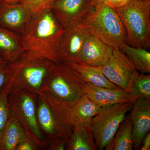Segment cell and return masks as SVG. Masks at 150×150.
Wrapping results in <instances>:
<instances>
[{
  "label": "cell",
  "instance_id": "d4e9b609",
  "mask_svg": "<svg viewBox=\"0 0 150 150\" xmlns=\"http://www.w3.org/2000/svg\"><path fill=\"white\" fill-rule=\"evenodd\" d=\"M56 0H21V3L28 8L33 17L37 16L51 8Z\"/></svg>",
  "mask_w": 150,
  "mask_h": 150
},
{
  "label": "cell",
  "instance_id": "d6986e66",
  "mask_svg": "<svg viewBox=\"0 0 150 150\" xmlns=\"http://www.w3.org/2000/svg\"><path fill=\"white\" fill-rule=\"evenodd\" d=\"M21 35L0 26V56L7 62L25 51Z\"/></svg>",
  "mask_w": 150,
  "mask_h": 150
},
{
  "label": "cell",
  "instance_id": "83f0119b",
  "mask_svg": "<svg viewBox=\"0 0 150 150\" xmlns=\"http://www.w3.org/2000/svg\"><path fill=\"white\" fill-rule=\"evenodd\" d=\"M6 62L0 64V91L7 80Z\"/></svg>",
  "mask_w": 150,
  "mask_h": 150
},
{
  "label": "cell",
  "instance_id": "f1b7e54d",
  "mask_svg": "<svg viewBox=\"0 0 150 150\" xmlns=\"http://www.w3.org/2000/svg\"><path fill=\"white\" fill-rule=\"evenodd\" d=\"M131 0H106L105 2L112 8L119 7L126 4Z\"/></svg>",
  "mask_w": 150,
  "mask_h": 150
},
{
  "label": "cell",
  "instance_id": "8fae6325",
  "mask_svg": "<svg viewBox=\"0 0 150 150\" xmlns=\"http://www.w3.org/2000/svg\"><path fill=\"white\" fill-rule=\"evenodd\" d=\"M88 30L79 25L65 29L60 42L59 51V63H79Z\"/></svg>",
  "mask_w": 150,
  "mask_h": 150
},
{
  "label": "cell",
  "instance_id": "4316f807",
  "mask_svg": "<svg viewBox=\"0 0 150 150\" xmlns=\"http://www.w3.org/2000/svg\"><path fill=\"white\" fill-rule=\"evenodd\" d=\"M66 139L62 137L54 138L48 141L45 149L48 150H66L67 144Z\"/></svg>",
  "mask_w": 150,
  "mask_h": 150
},
{
  "label": "cell",
  "instance_id": "277c9868",
  "mask_svg": "<svg viewBox=\"0 0 150 150\" xmlns=\"http://www.w3.org/2000/svg\"><path fill=\"white\" fill-rule=\"evenodd\" d=\"M94 6L93 12L79 25L86 28L112 49H119L122 44L126 43V32L118 13L105 3H97Z\"/></svg>",
  "mask_w": 150,
  "mask_h": 150
},
{
  "label": "cell",
  "instance_id": "3957f363",
  "mask_svg": "<svg viewBox=\"0 0 150 150\" xmlns=\"http://www.w3.org/2000/svg\"><path fill=\"white\" fill-rule=\"evenodd\" d=\"M71 110V108L48 93L38 95V123L48 141L58 137L69 140L73 129Z\"/></svg>",
  "mask_w": 150,
  "mask_h": 150
},
{
  "label": "cell",
  "instance_id": "4dcf8cb0",
  "mask_svg": "<svg viewBox=\"0 0 150 150\" xmlns=\"http://www.w3.org/2000/svg\"><path fill=\"white\" fill-rule=\"evenodd\" d=\"M21 0H0V4H17L20 3Z\"/></svg>",
  "mask_w": 150,
  "mask_h": 150
},
{
  "label": "cell",
  "instance_id": "44dd1931",
  "mask_svg": "<svg viewBox=\"0 0 150 150\" xmlns=\"http://www.w3.org/2000/svg\"><path fill=\"white\" fill-rule=\"evenodd\" d=\"M66 150H97L91 129L73 126L72 132L67 142Z\"/></svg>",
  "mask_w": 150,
  "mask_h": 150
},
{
  "label": "cell",
  "instance_id": "ac0fdd59",
  "mask_svg": "<svg viewBox=\"0 0 150 150\" xmlns=\"http://www.w3.org/2000/svg\"><path fill=\"white\" fill-rule=\"evenodd\" d=\"M81 76L87 83L111 89L120 88L105 77L103 73L101 66H91L83 64L67 63Z\"/></svg>",
  "mask_w": 150,
  "mask_h": 150
},
{
  "label": "cell",
  "instance_id": "ba28073f",
  "mask_svg": "<svg viewBox=\"0 0 150 150\" xmlns=\"http://www.w3.org/2000/svg\"><path fill=\"white\" fill-rule=\"evenodd\" d=\"M133 103H125L102 107L93 118L90 129L97 150L104 149L111 142Z\"/></svg>",
  "mask_w": 150,
  "mask_h": 150
},
{
  "label": "cell",
  "instance_id": "52a82bcc",
  "mask_svg": "<svg viewBox=\"0 0 150 150\" xmlns=\"http://www.w3.org/2000/svg\"><path fill=\"white\" fill-rule=\"evenodd\" d=\"M38 95L11 86L8 95L11 110L21 123L26 134L32 137L40 149H45L48 141L40 130L37 119Z\"/></svg>",
  "mask_w": 150,
  "mask_h": 150
},
{
  "label": "cell",
  "instance_id": "5b68a950",
  "mask_svg": "<svg viewBox=\"0 0 150 150\" xmlns=\"http://www.w3.org/2000/svg\"><path fill=\"white\" fill-rule=\"evenodd\" d=\"M126 32V44L134 48H150V1L131 0L113 8Z\"/></svg>",
  "mask_w": 150,
  "mask_h": 150
},
{
  "label": "cell",
  "instance_id": "7c38bea8",
  "mask_svg": "<svg viewBox=\"0 0 150 150\" xmlns=\"http://www.w3.org/2000/svg\"><path fill=\"white\" fill-rule=\"evenodd\" d=\"M33 16L21 3L0 4V26L22 36L26 32Z\"/></svg>",
  "mask_w": 150,
  "mask_h": 150
},
{
  "label": "cell",
  "instance_id": "2e32d148",
  "mask_svg": "<svg viewBox=\"0 0 150 150\" xmlns=\"http://www.w3.org/2000/svg\"><path fill=\"white\" fill-rule=\"evenodd\" d=\"M102 108L83 95L76 104L71 108V117L73 126L90 129L93 118Z\"/></svg>",
  "mask_w": 150,
  "mask_h": 150
},
{
  "label": "cell",
  "instance_id": "4fadbf2b",
  "mask_svg": "<svg viewBox=\"0 0 150 150\" xmlns=\"http://www.w3.org/2000/svg\"><path fill=\"white\" fill-rule=\"evenodd\" d=\"M131 110L134 149L139 150L144 138L150 132V100L137 98Z\"/></svg>",
  "mask_w": 150,
  "mask_h": 150
},
{
  "label": "cell",
  "instance_id": "cb8c5ba5",
  "mask_svg": "<svg viewBox=\"0 0 150 150\" xmlns=\"http://www.w3.org/2000/svg\"><path fill=\"white\" fill-rule=\"evenodd\" d=\"M11 84L8 80L0 91V135L8 120L11 112L8 95Z\"/></svg>",
  "mask_w": 150,
  "mask_h": 150
},
{
  "label": "cell",
  "instance_id": "836d02e7",
  "mask_svg": "<svg viewBox=\"0 0 150 150\" xmlns=\"http://www.w3.org/2000/svg\"><path fill=\"white\" fill-rule=\"evenodd\" d=\"M145 1H150V0H145Z\"/></svg>",
  "mask_w": 150,
  "mask_h": 150
},
{
  "label": "cell",
  "instance_id": "1f68e13d",
  "mask_svg": "<svg viewBox=\"0 0 150 150\" xmlns=\"http://www.w3.org/2000/svg\"><path fill=\"white\" fill-rule=\"evenodd\" d=\"M106 0H92V3L93 6L97 3H105Z\"/></svg>",
  "mask_w": 150,
  "mask_h": 150
},
{
  "label": "cell",
  "instance_id": "603a6c76",
  "mask_svg": "<svg viewBox=\"0 0 150 150\" xmlns=\"http://www.w3.org/2000/svg\"><path fill=\"white\" fill-rule=\"evenodd\" d=\"M135 98L150 100V75L137 71L131 78L126 91Z\"/></svg>",
  "mask_w": 150,
  "mask_h": 150
},
{
  "label": "cell",
  "instance_id": "e0dca14e",
  "mask_svg": "<svg viewBox=\"0 0 150 150\" xmlns=\"http://www.w3.org/2000/svg\"><path fill=\"white\" fill-rule=\"evenodd\" d=\"M26 134L21 123L11 110L8 120L0 135V150H16Z\"/></svg>",
  "mask_w": 150,
  "mask_h": 150
},
{
  "label": "cell",
  "instance_id": "9c48e42d",
  "mask_svg": "<svg viewBox=\"0 0 150 150\" xmlns=\"http://www.w3.org/2000/svg\"><path fill=\"white\" fill-rule=\"evenodd\" d=\"M51 9L64 29L79 26L92 13V0H56Z\"/></svg>",
  "mask_w": 150,
  "mask_h": 150
},
{
  "label": "cell",
  "instance_id": "d6a6232c",
  "mask_svg": "<svg viewBox=\"0 0 150 150\" xmlns=\"http://www.w3.org/2000/svg\"><path fill=\"white\" fill-rule=\"evenodd\" d=\"M6 62H7L4 59H3L0 56V64H3V63H5Z\"/></svg>",
  "mask_w": 150,
  "mask_h": 150
},
{
  "label": "cell",
  "instance_id": "5bb4252c",
  "mask_svg": "<svg viewBox=\"0 0 150 150\" xmlns=\"http://www.w3.org/2000/svg\"><path fill=\"white\" fill-rule=\"evenodd\" d=\"M83 95L101 107L125 103H134L137 98L121 88L111 89L86 83Z\"/></svg>",
  "mask_w": 150,
  "mask_h": 150
},
{
  "label": "cell",
  "instance_id": "ffe728a7",
  "mask_svg": "<svg viewBox=\"0 0 150 150\" xmlns=\"http://www.w3.org/2000/svg\"><path fill=\"white\" fill-rule=\"evenodd\" d=\"M133 126L130 113L120 124L112 141L105 148L106 150H133Z\"/></svg>",
  "mask_w": 150,
  "mask_h": 150
},
{
  "label": "cell",
  "instance_id": "9a60e30c",
  "mask_svg": "<svg viewBox=\"0 0 150 150\" xmlns=\"http://www.w3.org/2000/svg\"><path fill=\"white\" fill-rule=\"evenodd\" d=\"M112 53V48L90 33L86 37L79 63L103 66L108 62Z\"/></svg>",
  "mask_w": 150,
  "mask_h": 150
},
{
  "label": "cell",
  "instance_id": "484cf974",
  "mask_svg": "<svg viewBox=\"0 0 150 150\" xmlns=\"http://www.w3.org/2000/svg\"><path fill=\"white\" fill-rule=\"evenodd\" d=\"M40 148L35 140L29 135L26 134L22 140L16 150H38Z\"/></svg>",
  "mask_w": 150,
  "mask_h": 150
},
{
  "label": "cell",
  "instance_id": "30bf717a",
  "mask_svg": "<svg viewBox=\"0 0 150 150\" xmlns=\"http://www.w3.org/2000/svg\"><path fill=\"white\" fill-rule=\"evenodd\" d=\"M101 69L108 80L126 91L133 75L137 71L134 65L120 49H112V53L107 63Z\"/></svg>",
  "mask_w": 150,
  "mask_h": 150
},
{
  "label": "cell",
  "instance_id": "7a4b0ae2",
  "mask_svg": "<svg viewBox=\"0 0 150 150\" xmlns=\"http://www.w3.org/2000/svg\"><path fill=\"white\" fill-rule=\"evenodd\" d=\"M65 29L51 8L33 17L26 32L22 36L25 50L59 64V51Z\"/></svg>",
  "mask_w": 150,
  "mask_h": 150
},
{
  "label": "cell",
  "instance_id": "8992f818",
  "mask_svg": "<svg viewBox=\"0 0 150 150\" xmlns=\"http://www.w3.org/2000/svg\"><path fill=\"white\" fill-rule=\"evenodd\" d=\"M86 82L68 63H54L46 79L44 92L72 108L83 95Z\"/></svg>",
  "mask_w": 150,
  "mask_h": 150
},
{
  "label": "cell",
  "instance_id": "6da1fadb",
  "mask_svg": "<svg viewBox=\"0 0 150 150\" xmlns=\"http://www.w3.org/2000/svg\"><path fill=\"white\" fill-rule=\"evenodd\" d=\"M54 62L25 50L6 62L7 80L11 86L40 95L44 92L48 73Z\"/></svg>",
  "mask_w": 150,
  "mask_h": 150
},
{
  "label": "cell",
  "instance_id": "7402d4cb",
  "mask_svg": "<svg viewBox=\"0 0 150 150\" xmlns=\"http://www.w3.org/2000/svg\"><path fill=\"white\" fill-rule=\"evenodd\" d=\"M119 49L123 51L138 72L144 74L150 73V53L144 48H134L123 43Z\"/></svg>",
  "mask_w": 150,
  "mask_h": 150
},
{
  "label": "cell",
  "instance_id": "f546056e",
  "mask_svg": "<svg viewBox=\"0 0 150 150\" xmlns=\"http://www.w3.org/2000/svg\"><path fill=\"white\" fill-rule=\"evenodd\" d=\"M142 147L140 149L142 150H150V132L146 135L142 141Z\"/></svg>",
  "mask_w": 150,
  "mask_h": 150
}]
</instances>
